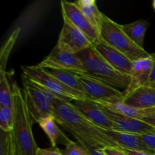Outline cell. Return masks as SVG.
<instances>
[{"label":"cell","instance_id":"cell-24","mask_svg":"<svg viewBox=\"0 0 155 155\" xmlns=\"http://www.w3.org/2000/svg\"><path fill=\"white\" fill-rule=\"evenodd\" d=\"M15 114L13 107L0 106V129L4 132H12Z\"/></svg>","mask_w":155,"mask_h":155},{"label":"cell","instance_id":"cell-12","mask_svg":"<svg viewBox=\"0 0 155 155\" xmlns=\"http://www.w3.org/2000/svg\"><path fill=\"white\" fill-rule=\"evenodd\" d=\"M72 103L82 114L95 126L103 130H114V124L98 103L89 99L74 100Z\"/></svg>","mask_w":155,"mask_h":155},{"label":"cell","instance_id":"cell-15","mask_svg":"<svg viewBox=\"0 0 155 155\" xmlns=\"http://www.w3.org/2000/svg\"><path fill=\"white\" fill-rule=\"evenodd\" d=\"M123 102L138 109H155V85H145L124 95Z\"/></svg>","mask_w":155,"mask_h":155},{"label":"cell","instance_id":"cell-13","mask_svg":"<svg viewBox=\"0 0 155 155\" xmlns=\"http://www.w3.org/2000/svg\"><path fill=\"white\" fill-rule=\"evenodd\" d=\"M154 64L151 56L133 61L130 74V83L128 88L125 91H123L124 95L133 92L141 86L149 84Z\"/></svg>","mask_w":155,"mask_h":155},{"label":"cell","instance_id":"cell-20","mask_svg":"<svg viewBox=\"0 0 155 155\" xmlns=\"http://www.w3.org/2000/svg\"><path fill=\"white\" fill-rule=\"evenodd\" d=\"M45 70L48 71V74H50L51 76L58 79L64 85L85 95L84 89H83V85H82V83L80 81V77H79L78 74H74V73L70 72V71H64V70Z\"/></svg>","mask_w":155,"mask_h":155},{"label":"cell","instance_id":"cell-32","mask_svg":"<svg viewBox=\"0 0 155 155\" xmlns=\"http://www.w3.org/2000/svg\"><path fill=\"white\" fill-rule=\"evenodd\" d=\"M126 151L129 155H155L153 153L145 152V151H132V150L123 149Z\"/></svg>","mask_w":155,"mask_h":155},{"label":"cell","instance_id":"cell-33","mask_svg":"<svg viewBox=\"0 0 155 155\" xmlns=\"http://www.w3.org/2000/svg\"><path fill=\"white\" fill-rule=\"evenodd\" d=\"M151 58H152L153 61H154V69H153L152 74H151V80H150V83L151 84L155 85V52L153 53V54H151Z\"/></svg>","mask_w":155,"mask_h":155},{"label":"cell","instance_id":"cell-7","mask_svg":"<svg viewBox=\"0 0 155 155\" xmlns=\"http://www.w3.org/2000/svg\"><path fill=\"white\" fill-rule=\"evenodd\" d=\"M86 99L99 104H114L122 101L124 92L109 85L86 75H79Z\"/></svg>","mask_w":155,"mask_h":155},{"label":"cell","instance_id":"cell-31","mask_svg":"<svg viewBox=\"0 0 155 155\" xmlns=\"http://www.w3.org/2000/svg\"><path fill=\"white\" fill-rule=\"evenodd\" d=\"M141 120L155 128V109H151L145 117L141 119Z\"/></svg>","mask_w":155,"mask_h":155},{"label":"cell","instance_id":"cell-28","mask_svg":"<svg viewBox=\"0 0 155 155\" xmlns=\"http://www.w3.org/2000/svg\"><path fill=\"white\" fill-rule=\"evenodd\" d=\"M142 142L152 152L155 153V133H146L139 135Z\"/></svg>","mask_w":155,"mask_h":155},{"label":"cell","instance_id":"cell-30","mask_svg":"<svg viewBox=\"0 0 155 155\" xmlns=\"http://www.w3.org/2000/svg\"><path fill=\"white\" fill-rule=\"evenodd\" d=\"M103 151L107 155H129L124 150L117 147L108 146L103 148Z\"/></svg>","mask_w":155,"mask_h":155},{"label":"cell","instance_id":"cell-21","mask_svg":"<svg viewBox=\"0 0 155 155\" xmlns=\"http://www.w3.org/2000/svg\"><path fill=\"white\" fill-rule=\"evenodd\" d=\"M99 104V103H98ZM101 105L104 106L106 108L109 109L111 111L115 113L120 114L124 115V116L136 118V119L141 120L143 117H145L151 109L148 110H142V109H138L133 107L132 106L128 105L122 101L114 103V104H100Z\"/></svg>","mask_w":155,"mask_h":155},{"label":"cell","instance_id":"cell-5","mask_svg":"<svg viewBox=\"0 0 155 155\" xmlns=\"http://www.w3.org/2000/svg\"><path fill=\"white\" fill-rule=\"evenodd\" d=\"M22 74L30 81L43 86L52 92L58 99L72 102L74 100L86 99V96L61 83L58 79L48 74V71L38 65L22 66Z\"/></svg>","mask_w":155,"mask_h":155},{"label":"cell","instance_id":"cell-1","mask_svg":"<svg viewBox=\"0 0 155 155\" xmlns=\"http://www.w3.org/2000/svg\"><path fill=\"white\" fill-rule=\"evenodd\" d=\"M53 105L56 121L69 133L77 134L87 142L102 149L108 146L119 148L102 131V129L95 126L82 114L72 102L57 99L53 103Z\"/></svg>","mask_w":155,"mask_h":155},{"label":"cell","instance_id":"cell-25","mask_svg":"<svg viewBox=\"0 0 155 155\" xmlns=\"http://www.w3.org/2000/svg\"><path fill=\"white\" fill-rule=\"evenodd\" d=\"M1 155H15V144L12 132L1 130Z\"/></svg>","mask_w":155,"mask_h":155},{"label":"cell","instance_id":"cell-18","mask_svg":"<svg viewBox=\"0 0 155 155\" xmlns=\"http://www.w3.org/2000/svg\"><path fill=\"white\" fill-rule=\"evenodd\" d=\"M74 3L100 33L104 14L99 11L95 0H77Z\"/></svg>","mask_w":155,"mask_h":155},{"label":"cell","instance_id":"cell-34","mask_svg":"<svg viewBox=\"0 0 155 155\" xmlns=\"http://www.w3.org/2000/svg\"><path fill=\"white\" fill-rule=\"evenodd\" d=\"M152 5H153V8H154V9L155 10V0H154V1H153Z\"/></svg>","mask_w":155,"mask_h":155},{"label":"cell","instance_id":"cell-8","mask_svg":"<svg viewBox=\"0 0 155 155\" xmlns=\"http://www.w3.org/2000/svg\"><path fill=\"white\" fill-rule=\"evenodd\" d=\"M61 8L64 22L68 23L84 33L93 45L101 40L98 30L92 25L74 2L62 0L61 2Z\"/></svg>","mask_w":155,"mask_h":155},{"label":"cell","instance_id":"cell-26","mask_svg":"<svg viewBox=\"0 0 155 155\" xmlns=\"http://www.w3.org/2000/svg\"><path fill=\"white\" fill-rule=\"evenodd\" d=\"M71 135L77 139V142H79L80 145H83L86 148V151L89 152V154L90 155H107L104 152L102 148H99V147L91 143V142H87L83 138H82L81 136H78L77 134H75V133H71Z\"/></svg>","mask_w":155,"mask_h":155},{"label":"cell","instance_id":"cell-9","mask_svg":"<svg viewBox=\"0 0 155 155\" xmlns=\"http://www.w3.org/2000/svg\"><path fill=\"white\" fill-rule=\"evenodd\" d=\"M37 65L44 69L64 70L78 75H83L86 72L83 63L77 54L62 51L56 45L51 53Z\"/></svg>","mask_w":155,"mask_h":155},{"label":"cell","instance_id":"cell-4","mask_svg":"<svg viewBox=\"0 0 155 155\" xmlns=\"http://www.w3.org/2000/svg\"><path fill=\"white\" fill-rule=\"evenodd\" d=\"M100 36L106 43L120 51L132 61L151 56V54L138 46L130 39L123 30L121 24H117L105 15H103Z\"/></svg>","mask_w":155,"mask_h":155},{"label":"cell","instance_id":"cell-22","mask_svg":"<svg viewBox=\"0 0 155 155\" xmlns=\"http://www.w3.org/2000/svg\"><path fill=\"white\" fill-rule=\"evenodd\" d=\"M13 89L8 81L7 73H0V106L13 107Z\"/></svg>","mask_w":155,"mask_h":155},{"label":"cell","instance_id":"cell-17","mask_svg":"<svg viewBox=\"0 0 155 155\" xmlns=\"http://www.w3.org/2000/svg\"><path fill=\"white\" fill-rule=\"evenodd\" d=\"M38 124L47 135L52 147H57L58 143L66 146L71 141L58 128L54 116L43 118L39 121Z\"/></svg>","mask_w":155,"mask_h":155},{"label":"cell","instance_id":"cell-3","mask_svg":"<svg viewBox=\"0 0 155 155\" xmlns=\"http://www.w3.org/2000/svg\"><path fill=\"white\" fill-rule=\"evenodd\" d=\"M85 68L84 74L116 89L125 91L130 83V77L111 66L92 46L77 54Z\"/></svg>","mask_w":155,"mask_h":155},{"label":"cell","instance_id":"cell-2","mask_svg":"<svg viewBox=\"0 0 155 155\" xmlns=\"http://www.w3.org/2000/svg\"><path fill=\"white\" fill-rule=\"evenodd\" d=\"M14 120L12 137L15 155H36L39 147L32 132V123L24 99V92L16 85L13 87Z\"/></svg>","mask_w":155,"mask_h":155},{"label":"cell","instance_id":"cell-19","mask_svg":"<svg viewBox=\"0 0 155 155\" xmlns=\"http://www.w3.org/2000/svg\"><path fill=\"white\" fill-rule=\"evenodd\" d=\"M150 26V23L145 20L140 19L130 24H123L122 27L126 34L138 46L144 48V39L145 33Z\"/></svg>","mask_w":155,"mask_h":155},{"label":"cell","instance_id":"cell-6","mask_svg":"<svg viewBox=\"0 0 155 155\" xmlns=\"http://www.w3.org/2000/svg\"><path fill=\"white\" fill-rule=\"evenodd\" d=\"M24 96L32 124H39L47 117L54 116V105L27 77L22 74Z\"/></svg>","mask_w":155,"mask_h":155},{"label":"cell","instance_id":"cell-14","mask_svg":"<svg viewBox=\"0 0 155 155\" xmlns=\"http://www.w3.org/2000/svg\"><path fill=\"white\" fill-rule=\"evenodd\" d=\"M93 46L113 68L122 74L130 77L133 61L130 58L106 43L102 39Z\"/></svg>","mask_w":155,"mask_h":155},{"label":"cell","instance_id":"cell-16","mask_svg":"<svg viewBox=\"0 0 155 155\" xmlns=\"http://www.w3.org/2000/svg\"><path fill=\"white\" fill-rule=\"evenodd\" d=\"M102 131L107 136H109L121 149L145 151V152L155 154L142 142L139 135L123 133V132H118L113 130H103L102 129Z\"/></svg>","mask_w":155,"mask_h":155},{"label":"cell","instance_id":"cell-23","mask_svg":"<svg viewBox=\"0 0 155 155\" xmlns=\"http://www.w3.org/2000/svg\"><path fill=\"white\" fill-rule=\"evenodd\" d=\"M20 30H21L20 27L15 29L2 47L0 51V73L6 72V66H7L8 57L18 39Z\"/></svg>","mask_w":155,"mask_h":155},{"label":"cell","instance_id":"cell-10","mask_svg":"<svg viewBox=\"0 0 155 155\" xmlns=\"http://www.w3.org/2000/svg\"><path fill=\"white\" fill-rule=\"evenodd\" d=\"M92 45V42L84 33L68 23L64 22L56 44L59 49L77 54Z\"/></svg>","mask_w":155,"mask_h":155},{"label":"cell","instance_id":"cell-11","mask_svg":"<svg viewBox=\"0 0 155 155\" xmlns=\"http://www.w3.org/2000/svg\"><path fill=\"white\" fill-rule=\"evenodd\" d=\"M99 105L114 124V128L113 130L136 135L155 133L154 127H151L144 121L115 113L100 104Z\"/></svg>","mask_w":155,"mask_h":155},{"label":"cell","instance_id":"cell-27","mask_svg":"<svg viewBox=\"0 0 155 155\" xmlns=\"http://www.w3.org/2000/svg\"><path fill=\"white\" fill-rule=\"evenodd\" d=\"M61 152L64 155H90L83 145L74 141H71Z\"/></svg>","mask_w":155,"mask_h":155},{"label":"cell","instance_id":"cell-29","mask_svg":"<svg viewBox=\"0 0 155 155\" xmlns=\"http://www.w3.org/2000/svg\"><path fill=\"white\" fill-rule=\"evenodd\" d=\"M36 155H64L58 147L51 146L48 148H39Z\"/></svg>","mask_w":155,"mask_h":155}]
</instances>
